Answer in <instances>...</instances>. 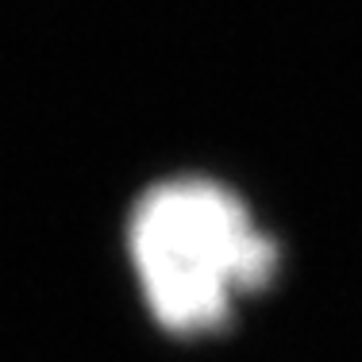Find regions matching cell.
Masks as SVG:
<instances>
[{
    "instance_id": "obj_1",
    "label": "cell",
    "mask_w": 362,
    "mask_h": 362,
    "mask_svg": "<svg viewBox=\"0 0 362 362\" xmlns=\"http://www.w3.org/2000/svg\"><path fill=\"white\" fill-rule=\"evenodd\" d=\"M127 258L151 320L197 339L228 327L247 297L278 278L281 247L231 185L181 174L132 204Z\"/></svg>"
}]
</instances>
